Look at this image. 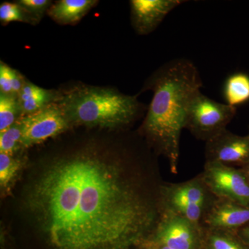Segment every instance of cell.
I'll return each mask as SVG.
<instances>
[{
	"label": "cell",
	"mask_w": 249,
	"mask_h": 249,
	"mask_svg": "<svg viewBox=\"0 0 249 249\" xmlns=\"http://www.w3.org/2000/svg\"><path fill=\"white\" fill-rule=\"evenodd\" d=\"M122 159L88 144L53 159L36 178L28 207L54 249H127L155 225V209Z\"/></svg>",
	"instance_id": "obj_1"
},
{
	"label": "cell",
	"mask_w": 249,
	"mask_h": 249,
	"mask_svg": "<svg viewBox=\"0 0 249 249\" xmlns=\"http://www.w3.org/2000/svg\"><path fill=\"white\" fill-rule=\"evenodd\" d=\"M202 81L196 65L186 58L173 59L154 72L142 91L153 96L142 124V133L178 171L180 137L188 105L199 92Z\"/></svg>",
	"instance_id": "obj_2"
},
{
	"label": "cell",
	"mask_w": 249,
	"mask_h": 249,
	"mask_svg": "<svg viewBox=\"0 0 249 249\" xmlns=\"http://www.w3.org/2000/svg\"><path fill=\"white\" fill-rule=\"evenodd\" d=\"M56 102L70 124L109 128L128 125L145 109L136 96L111 88L87 85L59 95Z\"/></svg>",
	"instance_id": "obj_3"
},
{
	"label": "cell",
	"mask_w": 249,
	"mask_h": 249,
	"mask_svg": "<svg viewBox=\"0 0 249 249\" xmlns=\"http://www.w3.org/2000/svg\"><path fill=\"white\" fill-rule=\"evenodd\" d=\"M236 113L237 108L214 101L199 91L188 105L185 128L196 139L207 142L227 129Z\"/></svg>",
	"instance_id": "obj_4"
},
{
	"label": "cell",
	"mask_w": 249,
	"mask_h": 249,
	"mask_svg": "<svg viewBox=\"0 0 249 249\" xmlns=\"http://www.w3.org/2000/svg\"><path fill=\"white\" fill-rule=\"evenodd\" d=\"M208 191L201 180H192L165 187L163 196L168 212L198 226L209 207Z\"/></svg>",
	"instance_id": "obj_5"
},
{
	"label": "cell",
	"mask_w": 249,
	"mask_h": 249,
	"mask_svg": "<svg viewBox=\"0 0 249 249\" xmlns=\"http://www.w3.org/2000/svg\"><path fill=\"white\" fill-rule=\"evenodd\" d=\"M201 180L219 199L249 206V182L242 170L218 162L207 161Z\"/></svg>",
	"instance_id": "obj_6"
},
{
	"label": "cell",
	"mask_w": 249,
	"mask_h": 249,
	"mask_svg": "<svg viewBox=\"0 0 249 249\" xmlns=\"http://www.w3.org/2000/svg\"><path fill=\"white\" fill-rule=\"evenodd\" d=\"M22 128V147H29L45 142L65 132L70 127L60 105L55 102L19 119Z\"/></svg>",
	"instance_id": "obj_7"
},
{
	"label": "cell",
	"mask_w": 249,
	"mask_h": 249,
	"mask_svg": "<svg viewBox=\"0 0 249 249\" xmlns=\"http://www.w3.org/2000/svg\"><path fill=\"white\" fill-rule=\"evenodd\" d=\"M206 155L207 161L218 162L230 166L248 164L249 133L240 136L225 129L206 142Z\"/></svg>",
	"instance_id": "obj_8"
},
{
	"label": "cell",
	"mask_w": 249,
	"mask_h": 249,
	"mask_svg": "<svg viewBox=\"0 0 249 249\" xmlns=\"http://www.w3.org/2000/svg\"><path fill=\"white\" fill-rule=\"evenodd\" d=\"M185 1L181 0H132L131 22L137 34L146 36L153 32L160 22L175 8Z\"/></svg>",
	"instance_id": "obj_9"
},
{
	"label": "cell",
	"mask_w": 249,
	"mask_h": 249,
	"mask_svg": "<svg viewBox=\"0 0 249 249\" xmlns=\"http://www.w3.org/2000/svg\"><path fill=\"white\" fill-rule=\"evenodd\" d=\"M196 227L186 218L168 212L159 226L157 242L172 249H196Z\"/></svg>",
	"instance_id": "obj_10"
},
{
	"label": "cell",
	"mask_w": 249,
	"mask_h": 249,
	"mask_svg": "<svg viewBox=\"0 0 249 249\" xmlns=\"http://www.w3.org/2000/svg\"><path fill=\"white\" fill-rule=\"evenodd\" d=\"M206 225L213 230H233L249 223V206L219 199L204 214Z\"/></svg>",
	"instance_id": "obj_11"
},
{
	"label": "cell",
	"mask_w": 249,
	"mask_h": 249,
	"mask_svg": "<svg viewBox=\"0 0 249 249\" xmlns=\"http://www.w3.org/2000/svg\"><path fill=\"white\" fill-rule=\"evenodd\" d=\"M58 94L53 90L41 88L25 80L17 98L23 116L34 114L50 103L55 102Z\"/></svg>",
	"instance_id": "obj_12"
},
{
	"label": "cell",
	"mask_w": 249,
	"mask_h": 249,
	"mask_svg": "<svg viewBox=\"0 0 249 249\" xmlns=\"http://www.w3.org/2000/svg\"><path fill=\"white\" fill-rule=\"evenodd\" d=\"M97 3L96 0H60L51 6L47 14L59 24H74Z\"/></svg>",
	"instance_id": "obj_13"
},
{
	"label": "cell",
	"mask_w": 249,
	"mask_h": 249,
	"mask_svg": "<svg viewBox=\"0 0 249 249\" xmlns=\"http://www.w3.org/2000/svg\"><path fill=\"white\" fill-rule=\"evenodd\" d=\"M225 103L237 108L249 101V75L236 72L228 77L223 87Z\"/></svg>",
	"instance_id": "obj_14"
},
{
	"label": "cell",
	"mask_w": 249,
	"mask_h": 249,
	"mask_svg": "<svg viewBox=\"0 0 249 249\" xmlns=\"http://www.w3.org/2000/svg\"><path fill=\"white\" fill-rule=\"evenodd\" d=\"M20 114L17 96L0 93V132H4L16 124Z\"/></svg>",
	"instance_id": "obj_15"
},
{
	"label": "cell",
	"mask_w": 249,
	"mask_h": 249,
	"mask_svg": "<svg viewBox=\"0 0 249 249\" xmlns=\"http://www.w3.org/2000/svg\"><path fill=\"white\" fill-rule=\"evenodd\" d=\"M22 128L20 121L13 124L4 132H0V153L14 156L22 147Z\"/></svg>",
	"instance_id": "obj_16"
},
{
	"label": "cell",
	"mask_w": 249,
	"mask_h": 249,
	"mask_svg": "<svg viewBox=\"0 0 249 249\" xmlns=\"http://www.w3.org/2000/svg\"><path fill=\"white\" fill-rule=\"evenodd\" d=\"M0 21L3 25L12 22L36 24L35 21L17 3L4 2L0 6Z\"/></svg>",
	"instance_id": "obj_17"
},
{
	"label": "cell",
	"mask_w": 249,
	"mask_h": 249,
	"mask_svg": "<svg viewBox=\"0 0 249 249\" xmlns=\"http://www.w3.org/2000/svg\"><path fill=\"white\" fill-rule=\"evenodd\" d=\"M20 166V160L14 156L0 153V185L2 188L12 181Z\"/></svg>",
	"instance_id": "obj_18"
},
{
	"label": "cell",
	"mask_w": 249,
	"mask_h": 249,
	"mask_svg": "<svg viewBox=\"0 0 249 249\" xmlns=\"http://www.w3.org/2000/svg\"><path fill=\"white\" fill-rule=\"evenodd\" d=\"M16 3L34 19L36 24L52 5V1L49 0H19Z\"/></svg>",
	"instance_id": "obj_19"
},
{
	"label": "cell",
	"mask_w": 249,
	"mask_h": 249,
	"mask_svg": "<svg viewBox=\"0 0 249 249\" xmlns=\"http://www.w3.org/2000/svg\"><path fill=\"white\" fill-rule=\"evenodd\" d=\"M209 246L211 249H243L229 236L219 233L210 236Z\"/></svg>",
	"instance_id": "obj_20"
},
{
	"label": "cell",
	"mask_w": 249,
	"mask_h": 249,
	"mask_svg": "<svg viewBox=\"0 0 249 249\" xmlns=\"http://www.w3.org/2000/svg\"><path fill=\"white\" fill-rule=\"evenodd\" d=\"M15 71L7 65L1 62L0 64V91L1 93L13 95V80Z\"/></svg>",
	"instance_id": "obj_21"
},
{
	"label": "cell",
	"mask_w": 249,
	"mask_h": 249,
	"mask_svg": "<svg viewBox=\"0 0 249 249\" xmlns=\"http://www.w3.org/2000/svg\"><path fill=\"white\" fill-rule=\"evenodd\" d=\"M242 235L249 244V225L244 228L242 230Z\"/></svg>",
	"instance_id": "obj_22"
},
{
	"label": "cell",
	"mask_w": 249,
	"mask_h": 249,
	"mask_svg": "<svg viewBox=\"0 0 249 249\" xmlns=\"http://www.w3.org/2000/svg\"><path fill=\"white\" fill-rule=\"evenodd\" d=\"M241 170L245 174L246 178H247L249 182V163L242 166V168Z\"/></svg>",
	"instance_id": "obj_23"
},
{
	"label": "cell",
	"mask_w": 249,
	"mask_h": 249,
	"mask_svg": "<svg viewBox=\"0 0 249 249\" xmlns=\"http://www.w3.org/2000/svg\"><path fill=\"white\" fill-rule=\"evenodd\" d=\"M157 249H172L168 248V247H165V246H162V245H159L158 248H157Z\"/></svg>",
	"instance_id": "obj_24"
}]
</instances>
